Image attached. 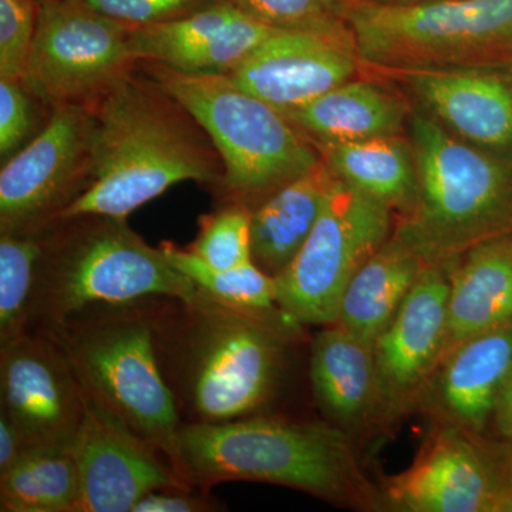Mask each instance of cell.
<instances>
[{
    "label": "cell",
    "mask_w": 512,
    "mask_h": 512,
    "mask_svg": "<svg viewBox=\"0 0 512 512\" xmlns=\"http://www.w3.org/2000/svg\"><path fill=\"white\" fill-rule=\"evenodd\" d=\"M345 20L360 60L384 72L512 69V0H353Z\"/></svg>",
    "instance_id": "obj_8"
},
{
    "label": "cell",
    "mask_w": 512,
    "mask_h": 512,
    "mask_svg": "<svg viewBox=\"0 0 512 512\" xmlns=\"http://www.w3.org/2000/svg\"><path fill=\"white\" fill-rule=\"evenodd\" d=\"M79 495L72 446L33 448L0 474L2 512H77Z\"/></svg>",
    "instance_id": "obj_26"
},
{
    "label": "cell",
    "mask_w": 512,
    "mask_h": 512,
    "mask_svg": "<svg viewBox=\"0 0 512 512\" xmlns=\"http://www.w3.org/2000/svg\"><path fill=\"white\" fill-rule=\"evenodd\" d=\"M476 434L441 421L424 441L412 466L384 484L382 498L406 512H494L512 477L495 470Z\"/></svg>",
    "instance_id": "obj_15"
},
{
    "label": "cell",
    "mask_w": 512,
    "mask_h": 512,
    "mask_svg": "<svg viewBox=\"0 0 512 512\" xmlns=\"http://www.w3.org/2000/svg\"><path fill=\"white\" fill-rule=\"evenodd\" d=\"M130 32L73 0L43 3L22 83L50 107L90 106L136 69Z\"/></svg>",
    "instance_id": "obj_10"
},
{
    "label": "cell",
    "mask_w": 512,
    "mask_h": 512,
    "mask_svg": "<svg viewBox=\"0 0 512 512\" xmlns=\"http://www.w3.org/2000/svg\"><path fill=\"white\" fill-rule=\"evenodd\" d=\"M242 10L275 29L350 32L348 0H232Z\"/></svg>",
    "instance_id": "obj_30"
},
{
    "label": "cell",
    "mask_w": 512,
    "mask_h": 512,
    "mask_svg": "<svg viewBox=\"0 0 512 512\" xmlns=\"http://www.w3.org/2000/svg\"><path fill=\"white\" fill-rule=\"evenodd\" d=\"M511 369L512 322L447 353L424 396L430 393L441 421L477 436L490 423L495 396Z\"/></svg>",
    "instance_id": "obj_20"
},
{
    "label": "cell",
    "mask_w": 512,
    "mask_h": 512,
    "mask_svg": "<svg viewBox=\"0 0 512 512\" xmlns=\"http://www.w3.org/2000/svg\"><path fill=\"white\" fill-rule=\"evenodd\" d=\"M313 402L326 421L349 431L382 419L373 343L339 323L322 326L309 345Z\"/></svg>",
    "instance_id": "obj_19"
},
{
    "label": "cell",
    "mask_w": 512,
    "mask_h": 512,
    "mask_svg": "<svg viewBox=\"0 0 512 512\" xmlns=\"http://www.w3.org/2000/svg\"><path fill=\"white\" fill-rule=\"evenodd\" d=\"M87 404L69 360L45 332L30 330L0 346V410L29 451L72 446Z\"/></svg>",
    "instance_id": "obj_12"
},
{
    "label": "cell",
    "mask_w": 512,
    "mask_h": 512,
    "mask_svg": "<svg viewBox=\"0 0 512 512\" xmlns=\"http://www.w3.org/2000/svg\"><path fill=\"white\" fill-rule=\"evenodd\" d=\"M359 60L350 32L278 29L227 74L242 90L285 114L349 82Z\"/></svg>",
    "instance_id": "obj_16"
},
{
    "label": "cell",
    "mask_w": 512,
    "mask_h": 512,
    "mask_svg": "<svg viewBox=\"0 0 512 512\" xmlns=\"http://www.w3.org/2000/svg\"><path fill=\"white\" fill-rule=\"evenodd\" d=\"M39 5H43V3H49V2H59V0H36Z\"/></svg>",
    "instance_id": "obj_39"
},
{
    "label": "cell",
    "mask_w": 512,
    "mask_h": 512,
    "mask_svg": "<svg viewBox=\"0 0 512 512\" xmlns=\"http://www.w3.org/2000/svg\"><path fill=\"white\" fill-rule=\"evenodd\" d=\"M224 510L211 491L197 487L168 488L148 494L133 512H211Z\"/></svg>",
    "instance_id": "obj_34"
},
{
    "label": "cell",
    "mask_w": 512,
    "mask_h": 512,
    "mask_svg": "<svg viewBox=\"0 0 512 512\" xmlns=\"http://www.w3.org/2000/svg\"><path fill=\"white\" fill-rule=\"evenodd\" d=\"M160 249L175 269L217 301L248 311L279 309L274 276L265 274L254 261L238 268L218 269L202 262L187 248L177 247L171 242H163Z\"/></svg>",
    "instance_id": "obj_28"
},
{
    "label": "cell",
    "mask_w": 512,
    "mask_h": 512,
    "mask_svg": "<svg viewBox=\"0 0 512 512\" xmlns=\"http://www.w3.org/2000/svg\"><path fill=\"white\" fill-rule=\"evenodd\" d=\"M336 175L325 161L271 192L252 210V261L278 276L301 251L319 220Z\"/></svg>",
    "instance_id": "obj_22"
},
{
    "label": "cell",
    "mask_w": 512,
    "mask_h": 512,
    "mask_svg": "<svg viewBox=\"0 0 512 512\" xmlns=\"http://www.w3.org/2000/svg\"><path fill=\"white\" fill-rule=\"evenodd\" d=\"M448 265L443 359L464 340L512 322V234L480 242L448 259Z\"/></svg>",
    "instance_id": "obj_21"
},
{
    "label": "cell",
    "mask_w": 512,
    "mask_h": 512,
    "mask_svg": "<svg viewBox=\"0 0 512 512\" xmlns=\"http://www.w3.org/2000/svg\"><path fill=\"white\" fill-rule=\"evenodd\" d=\"M416 191L394 234L439 264L512 234V163L471 146L429 113L410 116Z\"/></svg>",
    "instance_id": "obj_5"
},
{
    "label": "cell",
    "mask_w": 512,
    "mask_h": 512,
    "mask_svg": "<svg viewBox=\"0 0 512 512\" xmlns=\"http://www.w3.org/2000/svg\"><path fill=\"white\" fill-rule=\"evenodd\" d=\"M252 210L244 204H225L202 215L197 238L188 247L192 255L218 269H232L252 262Z\"/></svg>",
    "instance_id": "obj_29"
},
{
    "label": "cell",
    "mask_w": 512,
    "mask_h": 512,
    "mask_svg": "<svg viewBox=\"0 0 512 512\" xmlns=\"http://www.w3.org/2000/svg\"><path fill=\"white\" fill-rule=\"evenodd\" d=\"M396 74L441 126L512 163V69H413Z\"/></svg>",
    "instance_id": "obj_17"
},
{
    "label": "cell",
    "mask_w": 512,
    "mask_h": 512,
    "mask_svg": "<svg viewBox=\"0 0 512 512\" xmlns=\"http://www.w3.org/2000/svg\"><path fill=\"white\" fill-rule=\"evenodd\" d=\"M47 229L0 232V346L32 330L33 298Z\"/></svg>",
    "instance_id": "obj_27"
},
{
    "label": "cell",
    "mask_w": 512,
    "mask_h": 512,
    "mask_svg": "<svg viewBox=\"0 0 512 512\" xmlns=\"http://www.w3.org/2000/svg\"><path fill=\"white\" fill-rule=\"evenodd\" d=\"M197 286L128 227L126 218L87 217L53 222L40 259L32 330L46 328L93 305L167 296L190 298Z\"/></svg>",
    "instance_id": "obj_6"
},
{
    "label": "cell",
    "mask_w": 512,
    "mask_h": 512,
    "mask_svg": "<svg viewBox=\"0 0 512 512\" xmlns=\"http://www.w3.org/2000/svg\"><path fill=\"white\" fill-rule=\"evenodd\" d=\"M32 93L20 80L0 79V156L3 163L22 146L33 128Z\"/></svg>",
    "instance_id": "obj_33"
},
{
    "label": "cell",
    "mask_w": 512,
    "mask_h": 512,
    "mask_svg": "<svg viewBox=\"0 0 512 512\" xmlns=\"http://www.w3.org/2000/svg\"><path fill=\"white\" fill-rule=\"evenodd\" d=\"M494 512H512V483L505 485L498 495Z\"/></svg>",
    "instance_id": "obj_37"
},
{
    "label": "cell",
    "mask_w": 512,
    "mask_h": 512,
    "mask_svg": "<svg viewBox=\"0 0 512 512\" xmlns=\"http://www.w3.org/2000/svg\"><path fill=\"white\" fill-rule=\"evenodd\" d=\"M276 30L221 0L181 19L131 28L130 42L137 62L183 73H229Z\"/></svg>",
    "instance_id": "obj_18"
},
{
    "label": "cell",
    "mask_w": 512,
    "mask_h": 512,
    "mask_svg": "<svg viewBox=\"0 0 512 512\" xmlns=\"http://www.w3.org/2000/svg\"><path fill=\"white\" fill-rule=\"evenodd\" d=\"M40 5L36 0H0V77L20 80L35 40Z\"/></svg>",
    "instance_id": "obj_31"
},
{
    "label": "cell",
    "mask_w": 512,
    "mask_h": 512,
    "mask_svg": "<svg viewBox=\"0 0 512 512\" xmlns=\"http://www.w3.org/2000/svg\"><path fill=\"white\" fill-rule=\"evenodd\" d=\"M178 456L185 483L204 491L228 481H252L357 510H373L382 498L363 474L348 431L326 420L264 414L183 424Z\"/></svg>",
    "instance_id": "obj_3"
},
{
    "label": "cell",
    "mask_w": 512,
    "mask_h": 512,
    "mask_svg": "<svg viewBox=\"0 0 512 512\" xmlns=\"http://www.w3.org/2000/svg\"><path fill=\"white\" fill-rule=\"evenodd\" d=\"M390 232L392 210L336 178L311 235L275 276L279 308L303 326L336 323L350 281Z\"/></svg>",
    "instance_id": "obj_9"
},
{
    "label": "cell",
    "mask_w": 512,
    "mask_h": 512,
    "mask_svg": "<svg viewBox=\"0 0 512 512\" xmlns=\"http://www.w3.org/2000/svg\"><path fill=\"white\" fill-rule=\"evenodd\" d=\"M305 326L282 311L217 301L201 289L163 298L158 355L183 424L279 414Z\"/></svg>",
    "instance_id": "obj_1"
},
{
    "label": "cell",
    "mask_w": 512,
    "mask_h": 512,
    "mask_svg": "<svg viewBox=\"0 0 512 512\" xmlns=\"http://www.w3.org/2000/svg\"><path fill=\"white\" fill-rule=\"evenodd\" d=\"M332 173L343 183L404 211L416 191L412 144L399 136L367 138L346 143H313Z\"/></svg>",
    "instance_id": "obj_25"
},
{
    "label": "cell",
    "mask_w": 512,
    "mask_h": 512,
    "mask_svg": "<svg viewBox=\"0 0 512 512\" xmlns=\"http://www.w3.org/2000/svg\"><path fill=\"white\" fill-rule=\"evenodd\" d=\"M312 143H346L399 136L406 121L402 99L372 82H345L285 113Z\"/></svg>",
    "instance_id": "obj_23"
},
{
    "label": "cell",
    "mask_w": 512,
    "mask_h": 512,
    "mask_svg": "<svg viewBox=\"0 0 512 512\" xmlns=\"http://www.w3.org/2000/svg\"><path fill=\"white\" fill-rule=\"evenodd\" d=\"M211 138L224 164L220 188L227 204L268 197L318 167L322 156L284 113L232 82L227 73H183L138 62Z\"/></svg>",
    "instance_id": "obj_7"
},
{
    "label": "cell",
    "mask_w": 512,
    "mask_h": 512,
    "mask_svg": "<svg viewBox=\"0 0 512 512\" xmlns=\"http://www.w3.org/2000/svg\"><path fill=\"white\" fill-rule=\"evenodd\" d=\"M134 72L90 104L89 183L53 222L87 215L127 218L184 181L220 188L224 164L211 138L160 84Z\"/></svg>",
    "instance_id": "obj_2"
},
{
    "label": "cell",
    "mask_w": 512,
    "mask_h": 512,
    "mask_svg": "<svg viewBox=\"0 0 512 512\" xmlns=\"http://www.w3.org/2000/svg\"><path fill=\"white\" fill-rule=\"evenodd\" d=\"M28 451L29 446L23 434L8 414L0 410V474L15 467Z\"/></svg>",
    "instance_id": "obj_35"
},
{
    "label": "cell",
    "mask_w": 512,
    "mask_h": 512,
    "mask_svg": "<svg viewBox=\"0 0 512 512\" xmlns=\"http://www.w3.org/2000/svg\"><path fill=\"white\" fill-rule=\"evenodd\" d=\"M373 2H382V3H412V2H421V0H373Z\"/></svg>",
    "instance_id": "obj_38"
},
{
    "label": "cell",
    "mask_w": 512,
    "mask_h": 512,
    "mask_svg": "<svg viewBox=\"0 0 512 512\" xmlns=\"http://www.w3.org/2000/svg\"><path fill=\"white\" fill-rule=\"evenodd\" d=\"M73 2L130 28H141V26L158 25V23L184 18L221 0H73Z\"/></svg>",
    "instance_id": "obj_32"
},
{
    "label": "cell",
    "mask_w": 512,
    "mask_h": 512,
    "mask_svg": "<svg viewBox=\"0 0 512 512\" xmlns=\"http://www.w3.org/2000/svg\"><path fill=\"white\" fill-rule=\"evenodd\" d=\"M491 420H493L498 433L512 441V369L501 383L497 396H495Z\"/></svg>",
    "instance_id": "obj_36"
},
{
    "label": "cell",
    "mask_w": 512,
    "mask_h": 512,
    "mask_svg": "<svg viewBox=\"0 0 512 512\" xmlns=\"http://www.w3.org/2000/svg\"><path fill=\"white\" fill-rule=\"evenodd\" d=\"M93 140L92 107L53 106L40 133L3 163L0 232L49 227L89 183Z\"/></svg>",
    "instance_id": "obj_11"
},
{
    "label": "cell",
    "mask_w": 512,
    "mask_h": 512,
    "mask_svg": "<svg viewBox=\"0 0 512 512\" xmlns=\"http://www.w3.org/2000/svg\"><path fill=\"white\" fill-rule=\"evenodd\" d=\"M427 265L393 232L353 276L340 302L336 323L357 338L375 342L399 312Z\"/></svg>",
    "instance_id": "obj_24"
},
{
    "label": "cell",
    "mask_w": 512,
    "mask_h": 512,
    "mask_svg": "<svg viewBox=\"0 0 512 512\" xmlns=\"http://www.w3.org/2000/svg\"><path fill=\"white\" fill-rule=\"evenodd\" d=\"M450 265L429 264L392 322L373 342L382 419L423 400L446 342Z\"/></svg>",
    "instance_id": "obj_13"
},
{
    "label": "cell",
    "mask_w": 512,
    "mask_h": 512,
    "mask_svg": "<svg viewBox=\"0 0 512 512\" xmlns=\"http://www.w3.org/2000/svg\"><path fill=\"white\" fill-rule=\"evenodd\" d=\"M163 298L93 305L35 330L63 350L90 402L160 451L180 474L183 420L158 355Z\"/></svg>",
    "instance_id": "obj_4"
},
{
    "label": "cell",
    "mask_w": 512,
    "mask_h": 512,
    "mask_svg": "<svg viewBox=\"0 0 512 512\" xmlns=\"http://www.w3.org/2000/svg\"><path fill=\"white\" fill-rule=\"evenodd\" d=\"M72 450L77 512H133L154 491L192 487L160 451L90 400Z\"/></svg>",
    "instance_id": "obj_14"
}]
</instances>
